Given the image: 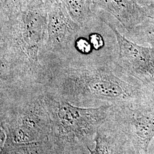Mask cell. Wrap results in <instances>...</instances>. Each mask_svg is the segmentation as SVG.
Masks as SVG:
<instances>
[{"mask_svg": "<svg viewBox=\"0 0 154 154\" xmlns=\"http://www.w3.org/2000/svg\"><path fill=\"white\" fill-rule=\"evenodd\" d=\"M48 23L45 0H32L20 13L0 21L1 85H48Z\"/></svg>", "mask_w": 154, "mask_h": 154, "instance_id": "1", "label": "cell"}, {"mask_svg": "<svg viewBox=\"0 0 154 154\" xmlns=\"http://www.w3.org/2000/svg\"><path fill=\"white\" fill-rule=\"evenodd\" d=\"M49 93L73 105L96 100L121 102L133 87L123 79L127 74L116 61L75 60L50 65Z\"/></svg>", "mask_w": 154, "mask_h": 154, "instance_id": "2", "label": "cell"}, {"mask_svg": "<svg viewBox=\"0 0 154 154\" xmlns=\"http://www.w3.org/2000/svg\"><path fill=\"white\" fill-rule=\"evenodd\" d=\"M51 135L57 142L75 144L90 137L100 122L107 117L111 105L82 107L58 98L44 94Z\"/></svg>", "mask_w": 154, "mask_h": 154, "instance_id": "3", "label": "cell"}, {"mask_svg": "<svg viewBox=\"0 0 154 154\" xmlns=\"http://www.w3.org/2000/svg\"><path fill=\"white\" fill-rule=\"evenodd\" d=\"M43 97L44 94L28 97L11 106L13 122L7 138L17 143L38 142L50 132L49 116Z\"/></svg>", "mask_w": 154, "mask_h": 154, "instance_id": "4", "label": "cell"}, {"mask_svg": "<svg viewBox=\"0 0 154 154\" xmlns=\"http://www.w3.org/2000/svg\"><path fill=\"white\" fill-rule=\"evenodd\" d=\"M48 8V39L45 54L48 65L67 60L82 29L72 21L61 2L45 0Z\"/></svg>", "mask_w": 154, "mask_h": 154, "instance_id": "5", "label": "cell"}, {"mask_svg": "<svg viewBox=\"0 0 154 154\" xmlns=\"http://www.w3.org/2000/svg\"><path fill=\"white\" fill-rule=\"evenodd\" d=\"M103 21L116 36L118 48L116 63L118 66L131 77L154 79V48L142 47L133 42L122 34L114 25Z\"/></svg>", "mask_w": 154, "mask_h": 154, "instance_id": "6", "label": "cell"}, {"mask_svg": "<svg viewBox=\"0 0 154 154\" xmlns=\"http://www.w3.org/2000/svg\"><path fill=\"white\" fill-rule=\"evenodd\" d=\"M95 6L109 11L121 22L128 33L142 23L135 13L131 0H93Z\"/></svg>", "mask_w": 154, "mask_h": 154, "instance_id": "7", "label": "cell"}, {"mask_svg": "<svg viewBox=\"0 0 154 154\" xmlns=\"http://www.w3.org/2000/svg\"><path fill=\"white\" fill-rule=\"evenodd\" d=\"M66 14L81 29H86L95 23V5L93 0H60Z\"/></svg>", "mask_w": 154, "mask_h": 154, "instance_id": "8", "label": "cell"}, {"mask_svg": "<svg viewBox=\"0 0 154 154\" xmlns=\"http://www.w3.org/2000/svg\"><path fill=\"white\" fill-rule=\"evenodd\" d=\"M135 124L138 149L140 153H145L154 136V111L137 116Z\"/></svg>", "mask_w": 154, "mask_h": 154, "instance_id": "9", "label": "cell"}, {"mask_svg": "<svg viewBox=\"0 0 154 154\" xmlns=\"http://www.w3.org/2000/svg\"><path fill=\"white\" fill-rule=\"evenodd\" d=\"M39 142L17 143L6 138L2 154H40Z\"/></svg>", "mask_w": 154, "mask_h": 154, "instance_id": "10", "label": "cell"}, {"mask_svg": "<svg viewBox=\"0 0 154 154\" xmlns=\"http://www.w3.org/2000/svg\"><path fill=\"white\" fill-rule=\"evenodd\" d=\"M32 0H0V21H5L23 11Z\"/></svg>", "mask_w": 154, "mask_h": 154, "instance_id": "11", "label": "cell"}, {"mask_svg": "<svg viewBox=\"0 0 154 154\" xmlns=\"http://www.w3.org/2000/svg\"><path fill=\"white\" fill-rule=\"evenodd\" d=\"M130 33L140 36L141 38L154 46V19L149 22H143Z\"/></svg>", "mask_w": 154, "mask_h": 154, "instance_id": "12", "label": "cell"}, {"mask_svg": "<svg viewBox=\"0 0 154 154\" xmlns=\"http://www.w3.org/2000/svg\"><path fill=\"white\" fill-rule=\"evenodd\" d=\"M95 146L93 150L88 149L90 154H110L108 148L102 138L97 134L95 139Z\"/></svg>", "mask_w": 154, "mask_h": 154, "instance_id": "13", "label": "cell"}, {"mask_svg": "<svg viewBox=\"0 0 154 154\" xmlns=\"http://www.w3.org/2000/svg\"><path fill=\"white\" fill-rule=\"evenodd\" d=\"M57 1H58V2H60V0H56Z\"/></svg>", "mask_w": 154, "mask_h": 154, "instance_id": "14", "label": "cell"}]
</instances>
